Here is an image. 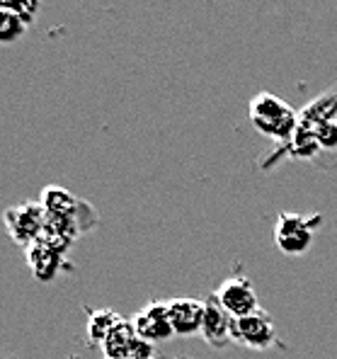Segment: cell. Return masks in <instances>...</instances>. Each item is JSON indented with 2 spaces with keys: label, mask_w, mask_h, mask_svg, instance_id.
<instances>
[{
  "label": "cell",
  "mask_w": 337,
  "mask_h": 359,
  "mask_svg": "<svg viewBox=\"0 0 337 359\" xmlns=\"http://www.w3.org/2000/svg\"><path fill=\"white\" fill-rule=\"evenodd\" d=\"M0 8L3 10H13L27 25L34 22L36 13H39V0H0Z\"/></svg>",
  "instance_id": "4fadbf2b"
},
{
  "label": "cell",
  "mask_w": 337,
  "mask_h": 359,
  "mask_svg": "<svg viewBox=\"0 0 337 359\" xmlns=\"http://www.w3.org/2000/svg\"><path fill=\"white\" fill-rule=\"evenodd\" d=\"M320 226V216L306 219L301 214H279L275 224V243L284 255H303L310 250L315 238V229Z\"/></svg>",
  "instance_id": "3957f363"
},
{
  "label": "cell",
  "mask_w": 337,
  "mask_h": 359,
  "mask_svg": "<svg viewBox=\"0 0 337 359\" xmlns=\"http://www.w3.org/2000/svg\"><path fill=\"white\" fill-rule=\"evenodd\" d=\"M131 325H134L136 335L141 340L151 342H165L175 337V330H172L170 323V306L167 301H149L139 313L131 316Z\"/></svg>",
  "instance_id": "8992f818"
},
{
  "label": "cell",
  "mask_w": 337,
  "mask_h": 359,
  "mask_svg": "<svg viewBox=\"0 0 337 359\" xmlns=\"http://www.w3.org/2000/svg\"><path fill=\"white\" fill-rule=\"evenodd\" d=\"M63 255H66V252L56 250L54 245H49V243L41 238H36L34 243L27 245L29 269L39 282H51V279L59 274V269L63 265Z\"/></svg>",
  "instance_id": "9c48e42d"
},
{
  "label": "cell",
  "mask_w": 337,
  "mask_h": 359,
  "mask_svg": "<svg viewBox=\"0 0 337 359\" xmlns=\"http://www.w3.org/2000/svg\"><path fill=\"white\" fill-rule=\"evenodd\" d=\"M177 359H187V357H177Z\"/></svg>",
  "instance_id": "5bb4252c"
},
{
  "label": "cell",
  "mask_w": 337,
  "mask_h": 359,
  "mask_svg": "<svg viewBox=\"0 0 337 359\" xmlns=\"http://www.w3.org/2000/svg\"><path fill=\"white\" fill-rule=\"evenodd\" d=\"M231 323H233V318L226 313L223 306H221L212 294V297L204 301V323H202V332H199V335H202L214 350H223L231 342Z\"/></svg>",
  "instance_id": "ba28073f"
},
{
  "label": "cell",
  "mask_w": 337,
  "mask_h": 359,
  "mask_svg": "<svg viewBox=\"0 0 337 359\" xmlns=\"http://www.w3.org/2000/svg\"><path fill=\"white\" fill-rule=\"evenodd\" d=\"M122 320V316L117 311H109V309H97V311H88V342L90 345H102L104 337L112 332L114 325Z\"/></svg>",
  "instance_id": "8fae6325"
},
{
  "label": "cell",
  "mask_w": 337,
  "mask_h": 359,
  "mask_svg": "<svg viewBox=\"0 0 337 359\" xmlns=\"http://www.w3.org/2000/svg\"><path fill=\"white\" fill-rule=\"evenodd\" d=\"M216 301L223 306V311L231 318H240V316H250L260 311V299L252 287V282L245 274H231L219 284L214 292Z\"/></svg>",
  "instance_id": "5b68a950"
},
{
  "label": "cell",
  "mask_w": 337,
  "mask_h": 359,
  "mask_svg": "<svg viewBox=\"0 0 337 359\" xmlns=\"http://www.w3.org/2000/svg\"><path fill=\"white\" fill-rule=\"evenodd\" d=\"M170 323L175 330V337H192L202 332L204 323V301L199 299H170Z\"/></svg>",
  "instance_id": "52a82bcc"
},
{
  "label": "cell",
  "mask_w": 337,
  "mask_h": 359,
  "mask_svg": "<svg viewBox=\"0 0 337 359\" xmlns=\"http://www.w3.org/2000/svg\"><path fill=\"white\" fill-rule=\"evenodd\" d=\"M247 117H250L252 126L262 134L272 136L279 141H289L298 129L296 112L289 107L284 100H279L277 95L260 93L250 100L247 104Z\"/></svg>",
  "instance_id": "6da1fadb"
},
{
  "label": "cell",
  "mask_w": 337,
  "mask_h": 359,
  "mask_svg": "<svg viewBox=\"0 0 337 359\" xmlns=\"http://www.w3.org/2000/svg\"><path fill=\"white\" fill-rule=\"evenodd\" d=\"M231 342L255 352H267L272 347H282L275 320L262 309L250 316L233 318V323H231Z\"/></svg>",
  "instance_id": "7a4b0ae2"
},
{
  "label": "cell",
  "mask_w": 337,
  "mask_h": 359,
  "mask_svg": "<svg viewBox=\"0 0 337 359\" xmlns=\"http://www.w3.org/2000/svg\"><path fill=\"white\" fill-rule=\"evenodd\" d=\"M39 204L46 216H73L83 207L81 199H76L68 189L56 187V184H49V187L41 189Z\"/></svg>",
  "instance_id": "30bf717a"
},
{
  "label": "cell",
  "mask_w": 337,
  "mask_h": 359,
  "mask_svg": "<svg viewBox=\"0 0 337 359\" xmlns=\"http://www.w3.org/2000/svg\"><path fill=\"white\" fill-rule=\"evenodd\" d=\"M27 27H29V25L25 22L18 13L0 8V44H3V46L5 44H15V41H18L20 36L27 32Z\"/></svg>",
  "instance_id": "7c38bea8"
},
{
  "label": "cell",
  "mask_w": 337,
  "mask_h": 359,
  "mask_svg": "<svg viewBox=\"0 0 337 359\" xmlns=\"http://www.w3.org/2000/svg\"><path fill=\"white\" fill-rule=\"evenodd\" d=\"M3 224L15 243L29 245V243L41 238V233H44L46 214L39 202H25V204H18V207L5 209Z\"/></svg>",
  "instance_id": "277c9868"
}]
</instances>
